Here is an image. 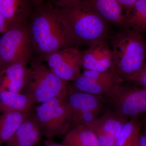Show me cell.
<instances>
[{"instance_id":"obj_26","label":"cell","mask_w":146,"mask_h":146,"mask_svg":"<svg viewBox=\"0 0 146 146\" xmlns=\"http://www.w3.org/2000/svg\"><path fill=\"white\" fill-rule=\"evenodd\" d=\"M43 146H66L63 144L58 143L55 142L52 139H47L45 141Z\"/></svg>"},{"instance_id":"obj_30","label":"cell","mask_w":146,"mask_h":146,"mask_svg":"<svg viewBox=\"0 0 146 146\" xmlns=\"http://www.w3.org/2000/svg\"><path fill=\"white\" fill-rule=\"evenodd\" d=\"M145 135H146V126L145 127Z\"/></svg>"},{"instance_id":"obj_18","label":"cell","mask_w":146,"mask_h":146,"mask_svg":"<svg viewBox=\"0 0 146 146\" xmlns=\"http://www.w3.org/2000/svg\"><path fill=\"white\" fill-rule=\"evenodd\" d=\"M62 143L66 146H101L94 131L84 125L71 128L64 135Z\"/></svg>"},{"instance_id":"obj_11","label":"cell","mask_w":146,"mask_h":146,"mask_svg":"<svg viewBox=\"0 0 146 146\" xmlns=\"http://www.w3.org/2000/svg\"><path fill=\"white\" fill-rule=\"evenodd\" d=\"M89 46L88 49L82 51V69L115 72L113 54L106 40L95 42Z\"/></svg>"},{"instance_id":"obj_21","label":"cell","mask_w":146,"mask_h":146,"mask_svg":"<svg viewBox=\"0 0 146 146\" xmlns=\"http://www.w3.org/2000/svg\"><path fill=\"white\" fill-rule=\"evenodd\" d=\"M141 125L136 118L127 120L115 139V146H133L139 139Z\"/></svg>"},{"instance_id":"obj_2","label":"cell","mask_w":146,"mask_h":146,"mask_svg":"<svg viewBox=\"0 0 146 146\" xmlns=\"http://www.w3.org/2000/svg\"><path fill=\"white\" fill-rule=\"evenodd\" d=\"M58 9L65 33L74 44L89 46L107 39L109 24L96 12L88 0Z\"/></svg>"},{"instance_id":"obj_8","label":"cell","mask_w":146,"mask_h":146,"mask_svg":"<svg viewBox=\"0 0 146 146\" xmlns=\"http://www.w3.org/2000/svg\"><path fill=\"white\" fill-rule=\"evenodd\" d=\"M113 110L122 117L136 118L146 112V88L123 82L116 85L108 97Z\"/></svg>"},{"instance_id":"obj_13","label":"cell","mask_w":146,"mask_h":146,"mask_svg":"<svg viewBox=\"0 0 146 146\" xmlns=\"http://www.w3.org/2000/svg\"><path fill=\"white\" fill-rule=\"evenodd\" d=\"M43 136L41 127L30 112L28 117L3 146H36Z\"/></svg>"},{"instance_id":"obj_22","label":"cell","mask_w":146,"mask_h":146,"mask_svg":"<svg viewBox=\"0 0 146 146\" xmlns=\"http://www.w3.org/2000/svg\"><path fill=\"white\" fill-rule=\"evenodd\" d=\"M53 5L59 8L71 6L86 0H46Z\"/></svg>"},{"instance_id":"obj_33","label":"cell","mask_w":146,"mask_h":146,"mask_svg":"<svg viewBox=\"0 0 146 146\" xmlns=\"http://www.w3.org/2000/svg\"></svg>"},{"instance_id":"obj_9","label":"cell","mask_w":146,"mask_h":146,"mask_svg":"<svg viewBox=\"0 0 146 146\" xmlns=\"http://www.w3.org/2000/svg\"><path fill=\"white\" fill-rule=\"evenodd\" d=\"M82 53L75 47H68L50 54L44 61L58 78L66 82H72L81 73Z\"/></svg>"},{"instance_id":"obj_1","label":"cell","mask_w":146,"mask_h":146,"mask_svg":"<svg viewBox=\"0 0 146 146\" xmlns=\"http://www.w3.org/2000/svg\"><path fill=\"white\" fill-rule=\"evenodd\" d=\"M29 27L33 49L31 60L44 61L50 54L74 44L60 23L58 7L46 0L35 8Z\"/></svg>"},{"instance_id":"obj_23","label":"cell","mask_w":146,"mask_h":146,"mask_svg":"<svg viewBox=\"0 0 146 146\" xmlns=\"http://www.w3.org/2000/svg\"><path fill=\"white\" fill-rule=\"evenodd\" d=\"M130 82L137 86L146 88V64L141 72Z\"/></svg>"},{"instance_id":"obj_7","label":"cell","mask_w":146,"mask_h":146,"mask_svg":"<svg viewBox=\"0 0 146 146\" xmlns=\"http://www.w3.org/2000/svg\"><path fill=\"white\" fill-rule=\"evenodd\" d=\"M67 100L72 110L71 128L88 124L108 109L109 98L78 91L70 84Z\"/></svg>"},{"instance_id":"obj_14","label":"cell","mask_w":146,"mask_h":146,"mask_svg":"<svg viewBox=\"0 0 146 146\" xmlns=\"http://www.w3.org/2000/svg\"><path fill=\"white\" fill-rule=\"evenodd\" d=\"M28 73L27 64L17 63L9 65L0 72V87L21 93L26 84Z\"/></svg>"},{"instance_id":"obj_3","label":"cell","mask_w":146,"mask_h":146,"mask_svg":"<svg viewBox=\"0 0 146 146\" xmlns=\"http://www.w3.org/2000/svg\"><path fill=\"white\" fill-rule=\"evenodd\" d=\"M110 41L115 72L123 82H130L146 64V42L143 34L132 29H121Z\"/></svg>"},{"instance_id":"obj_29","label":"cell","mask_w":146,"mask_h":146,"mask_svg":"<svg viewBox=\"0 0 146 146\" xmlns=\"http://www.w3.org/2000/svg\"><path fill=\"white\" fill-rule=\"evenodd\" d=\"M134 146H141V145H140V143H139V139H138V141L136 142Z\"/></svg>"},{"instance_id":"obj_10","label":"cell","mask_w":146,"mask_h":146,"mask_svg":"<svg viewBox=\"0 0 146 146\" xmlns=\"http://www.w3.org/2000/svg\"><path fill=\"white\" fill-rule=\"evenodd\" d=\"M121 82L114 72L84 70L70 85L78 91L108 98L115 86Z\"/></svg>"},{"instance_id":"obj_19","label":"cell","mask_w":146,"mask_h":146,"mask_svg":"<svg viewBox=\"0 0 146 146\" xmlns=\"http://www.w3.org/2000/svg\"><path fill=\"white\" fill-rule=\"evenodd\" d=\"M30 114V112H8L0 114V145H3L9 140Z\"/></svg>"},{"instance_id":"obj_15","label":"cell","mask_w":146,"mask_h":146,"mask_svg":"<svg viewBox=\"0 0 146 146\" xmlns=\"http://www.w3.org/2000/svg\"><path fill=\"white\" fill-rule=\"evenodd\" d=\"M99 15L108 24L125 29L124 12L117 0H88Z\"/></svg>"},{"instance_id":"obj_27","label":"cell","mask_w":146,"mask_h":146,"mask_svg":"<svg viewBox=\"0 0 146 146\" xmlns=\"http://www.w3.org/2000/svg\"><path fill=\"white\" fill-rule=\"evenodd\" d=\"M139 141L141 146H146V135H140Z\"/></svg>"},{"instance_id":"obj_20","label":"cell","mask_w":146,"mask_h":146,"mask_svg":"<svg viewBox=\"0 0 146 146\" xmlns=\"http://www.w3.org/2000/svg\"><path fill=\"white\" fill-rule=\"evenodd\" d=\"M124 16L126 28L146 33V0H138Z\"/></svg>"},{"instance_id":"obj_12","label":"cell","mask_w":146,"mask_h":146,"mask_svg":"<svg viewBox=\"0 0 146 146\" xmlns=\"http://www.w3.org/2000/svg\"><path fill=\"white\" fill-rule=\"evenodd\" d=\"M35 8L31 0H0V11L7 30L28 23Z\"/></svg>"},{"instance_id":"obj_4","label":"cell","mask_w":146,"mask_h":146,"mask_svg":"<svg viewBox=\"0 0 146 146\" xmlns=\"http://www.w3.org/2000/svg\"><path fill=\"white\" fill-rule=\"evenodd\" d=\"M22 94L34 105L58 98L67 100L69 83L58 78L41 61L31 60Z\"/></svg>"},{"instance_id":"obj_17","label":"cell","mask_w":146,"mask_h":146,"mask_svg":"<svg viewBox=\"0 0 146 146\" xmlns=\"http://www.w3.org/2000/svg\"><path fill=\"white\" fill-rule=\"evenodd\" d=\"M34 105L31 100L21 93L12 92L0 87V113L30 112Z\"/></svg>"},{"instance_id":"obj_25","label":"cell","mask_w":146,"mask_h":146,"mask_svg":"<svg viewBox=\"0 0 146 146\" xmlns=\"http://www.w3.org/2000/svg\"><path fill=\"white\" fill-rule=\"evenodd\" d=\"M7 31V27L4 18L0 11V34H3Z\"/></svg>"},{"instance_id":"obj_16","label":"cell","mask_w":146,"mask_h":146,"mask_svg":"<svg viewBox=\"0 0 146 146\" xmlns=\"http://www.w3.org/2000/svg\"><path fill=\"white\" fill-rule=\"evenodd\" d=\"M128 120L108 109L91 123L86 125L92 130L101 131L116 139L124 124Z\"/></svg>"},{"instance_id":"obj_6","label":"cell","mask_w":146,"mask_h":146,"mask_svg":"<svg viewBox=\"0 0 146 146\" xmlns=\"http://www.w3.org/2000/svg\"><path fill=\"white\" fill-rule=\"evenodd\" d=\"M33 49L29 23L9 29L0 38V70L17 63L28 64Z\"/></svg>"},{"instance_id":"obj_31","label":"cell","mask_w":146,"mask_h":146,"mask_svg":"<svg viewBox=\"0 0 146 146\" xmlns=\"http://www.w3.org/2000/svg\"><path fill=\"white\" fill-rule=\"evenodd\" d=\"M0 146H3V145H0Z\"/></svg>"},{"instance_id":"obj_5","label":"cell","mask_w":146,"mask_h":146,"mask_svg":"<svg viewBox=\"0 0 146 146\" xmlns=\"http://www.w3.org/2000/svg\"><path fill=\"white\" fill-rule=\"evenodd\" d=\"M31 112L47 139L64 136L70 129L72 110L67 100L52 99L37 104Z\"/></svg>"},{"instance_id":"obj_28","label":"cell","mask_w":146,"mask_h":146,"mask_svg":"<svg viewBox=\"0 0 146 146\" xmlns=\"http://www.w3.org/2000/svg\"><path fill=\"white\" fill-rule=\"evenodd\" d=\"M46 0H31L32 2L33 3L35 7L42 4Z\"/></svg>"},{"instance_id":"obj_24","label":"cell","mask_w":146,"mask_h":146,"mask_svg":"<svg viewBox=\"0 0 146 146\" xmlns=\"http://www.w3.org/2000/svg\"><path fill=\"white\" fill-rule=\"evenodd\" d=\"M138 0H117L124 13L131 8Z\"/></svg>"},{"instance_id":"obj_32","label":"cell","mask_w":146,"mask_h":146,"mask_svg":"<svg viewBox=\"0 0 146 146\" xmlns=\"http://www.w3.org/2000/svg\"><path fill=\"white\" fill-rule=\"evenodd\" d=\"M0 72H1V70H0Z\"/></svg>"}]
</instances>
